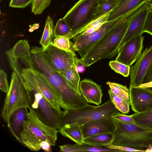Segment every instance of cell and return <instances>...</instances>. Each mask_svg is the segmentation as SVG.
<instances>
[{"label": "cell", "mask_w": 152, "mask_h": 152, "mask_svg": "<svg viewBox=\"0 0 152 152\" xmlns=\"http://www.w3.org/2000/svg\"><path fill=\"white\" fill-rule=\"evenodd\" d=\"M145 32L152 36V11H149L146 18L143 33Z\"/></svg>", "instance_id": "cell-39"}, {"label": "cell", "mask_w": 152, "mask_h": 152, "mask_svg": "<svg viewBox=\"0 0 152 152\" xmlns=\"http://www.w3.org/2000/svg\"><path fill=\"white\" fill-rule=\"evenodd\" d=\"M42 54L50 66L59 72L78 64L79 59L73 51L60 49L55 46L53 42L42 48Z\"/></svg>", "instance_id": "cell-9"}, {"label": "cell", "mask_w": 152, "mask_h": 152, "mask_svg": "<svg viewBox=\"0 0 152 152\" xmlns=\"http://www.w3.org/2000/svg\"><path fill=\"white\" fill-rule=\"evenodd\" d=\"M144 7L143 5L126 15L98 41L78 64L88 67L100 60L111 58L117 54V51L133 17Z\"/></svg>", "instance_id": "cell-2"}, {"label": "cell", "mask_w": 152, "mask_h": 152, "mask_svg": "<svg viewBox=\"0 0 152 152\" xmlns=\"http://www.w3.org/2000/svg\"><path fill=\"white\" fill-rule=\"evenodd\" d=\"M51 0H34L31 6V12L35 15L41 14L50 4Z\"/></svg>", "instance_id": "cell-33"}, {"label": "cell", "mask_w": 152, "mask_h": 152, "mask_svg": "<svg viewBox=\"0 0 152 152\" xmlns=\"http://www.w3.org/2000/svg\"><path fill=\"white\" fill-rule=\"evenodd\" d=\"M119 111L110 99L97 106L88 104L78 109L64 110L62 111L58 130L65 125L75 123L82 126L93 120L112 117Z\"/></svg>", "instance_id": "cell-6"}, {"label": "cell", "mask_w": 152, "mask_h": 152, "mask_svg": "<svg viewBox=\"0 0 152 152\" xmlns=\"http://www.w3.org/2000/svg\"><path fill=\"white\" fill-rule=\"evenodd\" d=\"M67 37H56L53 43L56 47L63 50H72L71 42Z\"/></svg>", "instance_id": "cell-34"}, {"label": "cell", "mask_w": 152, "mask_h": 152, "mask_svg": "<svg viewBox=\"0 0 152 152\" xmlns=\"http://www.w3.org/2000/svg\"><path fill=\"white\" fill-rule=\"evenodd\" d=\"M28 108H20L14 112L10 117L7 126L12 135L20 143V133L26 119Z\"/></svg>", "instance_id": "cell-20"}, {"label": "cell", "mask_w": 152, "mask_h": 152, "mask_svg": "<svg viewBox=\"0 0 152 152\" xmlns=\"http://www.w3.org/2000/svg\"><path fill=\"white\" fill-rule=\"evenodd\" d=\"M26 119L20 133V143L32 151H37L41 148V143L48 142L55 145L58 130L44 123L38 117L31 107L28 109Z\"/></svg>", "instance_id": "cell-4"}, {"label": "cell", "mask_w": 152, "mask_h": 152, "mask_svg": "<svg viewBox=\"0 0 152 152\" xmlns=\"http://www.w3.org/2000/svg\"><path fill=\"white\" fill-rule=\"evenodd\" d=\"M108 0H98L99 4Z\"/></svg>", "instance_id": "cell-48"}, {"label": "cell", "mask_w": 152, "mask_h": 152, "mask_svg": "<svg viewBox=\"0 0 152 152\" xmlns=\"http://www.w3.org/2000/svg\"><path fill=\"white\" fill-rule=\"evenodd\" d=\"M152 63V45L142 50L135 64L130 69L129 86L144 83L145 77Z\"/></svg>", "instance_id": "cell-12"}, {"label": "cell", "mask_w": 152, "mask_h": 152, "mask_svg": "<svg viewBox=\"0 0 152 152\" xmlns=\"http://www.w3.org/2000/svg\"><path fill=\"white\" fill-rule=\"evenodd\" d=\"M30 107L27 91L22 81L13 71L9 91L4 100L1 116L7 124L12 113L22 108Z\"/></svg>", "instance_id": "cell-7"}, {"label": "cell", "mask_w": 152, "mask_h": 152, "mask_svg": "<svg viewBox=\"0 0 152 152\" xmlns=\"http://www.w3.org/2000/svg\"><path fill=\"white\" fill-rule=\"evenodd\" d=\"M130 105L136 113L152 109V91L146 88L129 86Z\"/></svg>", "instance_id": "cell-14"}, {"label": "cell", "mask_w": 152, "mask_h": 152, "mask_svg": "<svg viewBox=\"0 0 152 152\" xmlns=\"http://www.w3.org/2000/svg\"><path fill=\"white\" fill-rule=\"evenodd\" d=\"M152 81V63L145 77L144 83Z\"/></svg>", "instance_id": "cell-42"}, {"label": "cell", "mask_w": 152, "mask_h": 152, "mask_svg": "<svg viewBox=\"0 0 152 152\" xmlns=\"http://www.w3.org/2000/svg\"><path fill=\"white\" fill-rule=\"evenodd\" d=\"M51 146L49 143L46 141L42 142L40 145L41 148L45 151L50 152L51 151Z\"/></svg>", "instance_id": "cell-41"}, {"label": "cell", "mask_w": 152, "mask_h": 152, "mask_svg": "<svg viewBox=\"0 0 152 152\" xmlns=\"http://www.w3.org/2000/svg\"><path fill=\"white\" fill-rule=\"evenodd\" d=\"M7 75L3 70H0V89L4 93L7 94L8 92L10 86L7 80Z\"/></svg>", "instance_id": "cell-35"}, {"label": "cell", "mask_w": 152, "mask_h": 152, "mask_svg": "<svg viewBox=\"0 0 152 152\" xmlns=\"http://www.w3.org/2000/svg\"><path fill=\"white\" fill-rule=\"evenodd\" d=\"M38 84L44 95L56 108L61 110L64 109L61 98L56 91L50 83L47 77L37 69H33Z\"/></svg>", "instance_id": "cell-17"}, {"label": "cell", "mask_w": 152, "mask_h": 152, "mask_svg": "<svg viewBox=\"0 0 152 152\" xmlns=\"http://www.w3.org/2000/svg\"><path fill=\"white\" fill-rule=\"evenodd\" d=\"M81 95L88 103L99 106L102 103L103 96L101 86L90 79H85L80 83Z\"/></svg>", "instance_id": "cell-18"}, {"label": "cell", "mask_w": 152, "mask_h": 152, "mask_svg": "<svg viewBox=\"0 0 152 152\" xmlns=\"http://www.w3.org/2000/svg\"><path fill=\"white\" fill-rule=\"evenodd\" d=\"M34 0H10L9 6L15 8H24L31 3Z\"/></svg>", "instance_id": "cell-37"}, {"label": "cell", "mask_w": 152, "mask_h": 152, "mask_svg": "<svg viewBox=\"0 0 152 152\" xmlns=\"http://www.w3.org/2000/svg\"><path fill=\"white\" fill-rule=\"evenodd\" d=\"M21 73L20 80L27 91L30 107L42 121L58 131L62 111L56 108L44 95L32 69L23 68Z\"/></svg>", "instance_id": "cell-3"}, {"label": "cell", "mask_w": 152, "mask_h": 152, "mask_svg": "<svg viewBox=\"0 0 152 152\" xmlns=\"http://www.w3.org/2000/svg\"><path fill=\"white\" fill-rule=\"evenodd\" d=\"M150 11H152V7L149 6Z\"/></svg>", "instance_id": "cell-49"}, {"label": "cell", "mask_w": 152, "mask_h": 152, "mask_svg": "<svg viewBox=\"0 0 152 152\" xmlns=\"http://www.w3.org/2000/svg\"><path fill=\"white\" fill-rule=\"evenodd\" d=\"M120 0H108L99 4L94 15V20L112 11L118 4Z\"/></svg>", "instance_id": "cell-29"}, {"label": "cell", "mask_w": 152, "mask_h": 152, "mask_svg": "<svg viewBox=\"0 0 152 152\" xmlns=\"http://www.w3.org/2000/svg\"><path fill=\"white\" fill-rule=\"evenodd\" d=\"M112 117L114 119L124 124H135L131 115H126L119 112Z\"/></svg>", "instance_id": "cell-36"}, {"label": "cell", "mask_w": 152, "mask_h": 152, "mask_svg": "<svg viewBox=\"0 0 152 152\" xmlns=\"http://www.w3.org/2000/svg\"><path fill=\"white\" fill-rule=\"evenodd\" d=\"M147 4L148 6H152V0H149Z\"/></svg>", "instance_id": "cell-46"}, {"label": "cell", "mask_w": 152, "mask_h": 152, "mask_svg": "<svg viewBox=\"0 0 152 152\" xmlns=\"http://www.w3.org/2000/svg\"><path fill=\"white\" fill-rule=\"evenodd\" d=\"M144 37L142 34L129 40L118 52L115 60L129 66L136 61L143 48Z\"/></svg>", "instance_id": "cell-13"}, {"label": "cell", "mask_w": 152, "mask_h": 152, "mask_svg": "<svg viewBox=\"0 0 152 152\" xmlns=\"http://www.w3.org/2000/svg\"><path fill=\"white\" fill-rule=\"evenodd\" d=\"M125 16L104 23L97 30L87 35H76L71 42V49L77 51L80 58L84 57L91 48Z\"/></svg>", "instance_id": "cell-10"}, {"label": "cell", "mask_w": 152, "mask_h": 152, "mask_svg": "<svg viewBox=\"0 0 152 152\" xmlns=\"http://www.w3.org/2000/svg\"><path fill=\"white\" fill-rule=\"evenodd\" d=\"M149 0H120L112 11L107 21H111L125 16L146 3Z\"/></svg>", "instance_id": "cell-19"}, {"label": "cell", "mask_w": 152, "mask_h": 152, "mask_svg": "<svg viewBox=\"0 0 152 152\" xmlns=\"http://www.w3.org/2000/svg\"><path fill=\"white\" fill-rule=\"evenodd\" d=\"M108 92L111 101L120 112L124 114L129 112V99H125L114 94L110 89Z\"/></svg>", "instance_id": "cell-27"}, {"label": "cell", "mask_w": 152, "mask_h": 152, "mask_svg": "<svg viewBox=\"0 0 152 152\" xmlns=\"http://www.w3.org/2000/svg\"><path fill=\"white\" fill-rule=\"evenodd\" d=\"M6 54L10 66L20 67L21 64L24 68L36 69L30 47L26 39L18 41L12 48L7 51Z\"/></svg>", "instance_id": "cell-11"}, {"label": "cell", "mask_w": 152, "mask_h": 152, "mask_svg": "<svg viewBox=\"0 0 152 152\" xmlns=\"http://www.w3.org/2000/svg\"><path fill=\"white\" fill-rule=\"evenodd\" d=\"M149 11V7L147 4L132 18L117 49V54L126 42L137 36L142 34L143 33L146 18Z\"/></svg>", "instance_id": "cell-15"}, {"label": "cell", "mask_w": 152, "mask_h": 152, "mask_svg": "<svg viewBox=\"0 0 152 152\" xmlns=\"http://www.w3.org/2000/svg\"><path fill=\"white\" fill-rule=\"evenodd\" d=\"M84 138L94 135L114 134L117 125L112 117L102 118L90 121L82 126Z\"/></svg>", "instance_id": "cell-16"}, {"label": "cell", "mask_w": 152, "mask_h": 152, "mask_svg": "<svg viewBox=\"0 0 152 152\" xmlns=\"http://www.w3.org/2000/svg\"><path fill=\"white\" fill-rule=\"evenodd\" d=\"M114 120L117 128L113 134L112 144L145 150L152 144V130Z\"/></svg>", "instance_id": "cell-5"}, {"label": "cell", "mask_w": 152, "mask_h": 152, "mask_svg": "<svg viewBox=\"0 0 152 152\" xmlns=\"http://www.w3.org/2000/svg\"><path fill=\"white\" fill-rule=\"evenodd\" d=\"M151 145H152V144Z\"/></svg>", "instance_id": "cell-50"}, {"label": "cell", "mask_w": 152, "mask_h": 152, "mask_svg": "<svg viewBox=\"0 0 152 152\" xmlns=\"http://www.w3.org/2000/svg\"><path fill=\"white\" fill-rule=\"evenodd\" d=\"M106 84L113 94L124 99H129V89L126 86L110 82H107Z\"/></svg>", "instance_id": "cell-30"}, {"label": "cell", "mask_w": 152, "mask_h": 152, "mask_svg": "<svg viewBox=\"0 0 152 152\" xmlns=\"http://www.w3.org/2000/svg\"><path fill=\"white\" fill-rule=\"evenodd\" d=\"M63 136L80 144L84 139L82 126L76 123L65 125L58 131Z\"/></svg>", "instance_id": "cell-22"}, {"label": "cell", "mask_w": 152, "mask_h": 152, "mask_svg": "<svg viewBox=\"0 0 152 152\" xmlns=\"http://www.w3.org/2000/svg\"><path fill=\"white\" fill-rule=\"evenodd\" d=\"M53 26L52 19L50 16H48L46 21L44 32L39 42L43 48L53 42Z\"/></svg>", "instance_id": "cell-26"}, {"label": "cell", "mask_w": 152, "mask_h": 152, "mask_svg": "<svg viewBox=\"0 0 152 152\" xmlns=\"http://www.w3.org/2000/svg\"><path fill=\"white\" fill-rule=\"evenodd\" d=\"M136 87L139 88H146L152 91V81L141 84Z\"/></svg>", "instance_id": "cell-43"}, {"label": "cell", "mask_w": 152, "mask_h": 152, "mask_svg": "<svg viewBox=\"0 0 152 152\" xmlns=\"http://www.w3.org/2000/svg\"><path fill=\"white\" fill-rule=\"evenodd\" d=\"M75 65L59 72L64 78L69 85L78 94L81 95L79 88L80 77Z\"/></svg>", "instance_id": "cell-23"}, {"label": "cell", "mask_w": 152, "mask_h": 152, "mask_svg": "<svg viewBox=\"0 0 152 152\" xmlns=\"http://www.w3.org/2000/svg\"><path fill=\"white\" fill-rule=\"evenodd\" d=\"M131 115L135 124L152 130V109L141 113H135Z\"/></svg>", "instance_id": "cell-25"}, {"label": "cell", "mask_w": 152, "mask_h": 152, "mask_svg": "<svg viewBox=\"0 0 152 152\" xmlns=\"http://www.w3.org/2000/svg\"><path fill=\"white\" fill-rule=\"evenodd\" d=\"M151 7H152V6H151Z\"/></svg>", "instance_id": "cell-51"}, {"label": "cell", "mask_w": 152, "mask_h": 152, "mask_svg": "<svg viewBox=\"0 0 152 152\" xmlns=\"http://www.w3.org/2000/svg\"><path fill=\"white\" fill-rule=\"evenodd\" d=\"M113 139V134L106 133L94 135L84 138L83 141L93 146L102 147L112 144Z\"/></svg>", "instance_id": "cell-24"}, {"label": "cell", "mask_w": 152, "mask_h": 152, "mask_svg": "<svg viewBox=\"0 0 152 152\" xmlns=\"http://www.w3.org/2000/svg\"><path fill=\"white\" fill-rule=\"evenodd\" d=\"M54 37H65L69 39L72 34V30L66 21L63 18L58 19L54 29Z\"/></svg>", "instance_id": "cell-28"}, {"label": "cell", "mask_w": 152, "mask_h": 152, "mask_svg": "<svg viewBox=\"0 0 152 152\" xmlns=\"http://www.w3.org/2000/svg\"><path fill=\"white\" fill-rule=\"evenodd\" d=\"M111 11L107 13L96 19L92 21L79 29L72 35V39L75 35L83 33L87 29L98 24L104 23L107 21L108 17Z\"/></svg>", "instance_id": "cell-32"}, {"label": "cell", "mask_w": 152, "mask_h": 152, "mask_svg": "<svg viewBox=\"0 0 152 152\" xmlns=\"http://www.w3.org/2000/svg\"><path fill=\"white\" fill-rule=\"evenodd\" d=\"M42 48L33 47L30 53L37 69L43 73L60 95L64 110H74L86 105L88 102L69 85L63 76L52 68L42 54Z\"/></svg>", "instance_id": "cell-1"}, {"label": "cell", "mask_w": 152, "mask_h": 152, "mask_svg": "<svg viewBox=\"0 0 152 152\" xmlns=\"http://www.w3.org/2000/svg\"><path fill=\"white\" fill-rule=\"evenodd\" d=\"M104 146L106 148L118 150L122 151L145 152L144 150L136 149L124 146L115 145L112 144L107 145Z\"/></svg>", "instance_id": "cell-38"}, {"label": "cell", "mask_w": 152, "mask_h": 152, "mask_svg": "<svg viewBox=\"0 0 152 152\" xmlns=\"http://www.w3.org/2000/svg\"><path fill=\"white\" fill-rule=\"evenodd\" d=\"M145 151L146 152H152V145L149 146Z\"/></svg>", "instance_id": "cell-44"}, {"label": "cell", "mask_w": 152, "mask_h": 152, "mask_svg": "<svg viewBox=\"0 0 152 152\" xmlns=\"http://www.w3.org/2000/svg\"></svg>", "instance_id": "cell-52"}, {"label": "cell", "mask_w": 152, "mask_h": 152, "mask_svg": "<svg viewBox=\"0 0 152 152\" xmlns=\"http://www.w3.org/2000/svg\"><path fill=\"white\" fill-rule=\"evenodd\" d=\"M34 27L35 29H37L39 27V23H35L32 25Z\"/></svg>", "instance_id": "cell-45"}, {"label": "cell", "mask_w": 152, "mask_h": 152, "mask_svg": "<svg viewBox=\"0 0 152 152\" xmlns=\"http://www.w3.org/2000/svg\"><path fill=\"white\" fill-rule=\"evenodd\" d=\"M99 4L98 0H79L63 18L72 30V35L79 29L94 20Z\"/></svg>", "instance_id": "cell-8"}, {"label": "cell", "mask_w": 152, "mask_h": 152, "mask_svg": "<svg viewBox=\"0 0 152 152\" xmlns=\"http://www.w3.org/2000/svg\"><path fill=\"white\" fill-rule=\"evenodd\" d=\"M35 29L33 26L29 29L28 31L29 32H33L34 30Z\"/></svg>", "instance_id": "cell-47"}, {"label": "cell", "mask_w": 152, "mask_h": 152, "mask_svg": "<svg viewBox=\"0 0 152 152\" xmlns=\"http://www.w3.org/2000/svg\"><path fill=\"white\" fill-rule=\"evenodd\" d=\"M59 151L64 152H121L118 150L104 148L95 146L83 142L80 144H65L59 146Z\"/></svg>", "instance_id": "cell-21"}, {"label": "cell", "mask_w": 152, "mask_h": 152, "mask_svg": "<svg viewBox=\"0 0 152 152\" xmlns=\"http://www.w3.org/2000/svg\"><path fill=\"white\" fill-rule=\"evenodd\" d=\"M104 23L98 24L87 29L83 33L78 34L76 35H87L90 34L98 29Z\"/></svg>", "instance_id": "cell-40"}, {"label": "cell", "mask_w": 152, "mask_h": 152, "mask_svg": "<svg viewBox=\"0 0 152 152\" xmlns=\"http://www.w3.org/2000/svg\"><path fill=\"white\" fill-rule=\"evenodd\" d=\"M109 65L115 72L124 77H127L129 75L130 67L129 66L115 60L110 61Z\"/></svg>", "instance_id": "cell-31"}]
</instances>
